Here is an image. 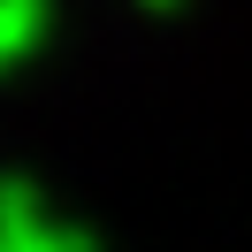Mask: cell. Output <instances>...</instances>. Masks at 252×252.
I'll return each instance as SVG.
<instances>
[{
	"label": "cell",
	"instance_id": "6da1fadb",
	"mask_svg": "<svg viewBox=\"0 0 252 252\" xmlns=\"http://www.w3.org/2000/svg\"><path fill=\"white\" fill-rule=\"evenodd\" d=\"M46 38V0H0V77Z\"/></svg>",
	"mask_w": 252,
	"mask_h": 252
},
{
	"label": "cell",
	"instance_id": "7a4b0ae2",
	"mask_svg": "<svg viewBox=\"0 0 252 252\" xmlns=\"http://www.w3.org/2000/svg\"><path fill=\"white\" fill-rule=\"evenodd\" d=\"M31 229H38V221H23V229H0V252H31Z\"/></svg>",
	"mask_w": 252,
	"mask_h": 252
}]
</instances>
